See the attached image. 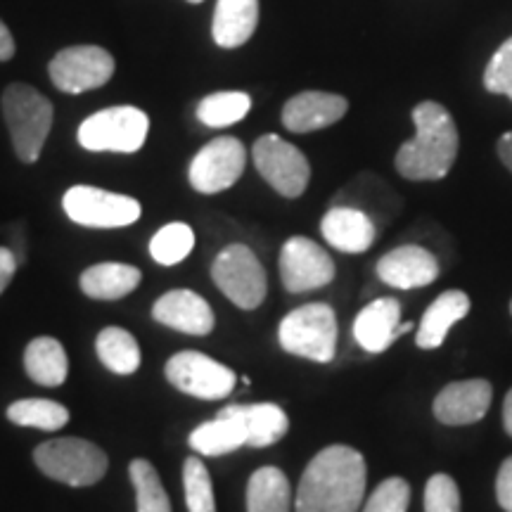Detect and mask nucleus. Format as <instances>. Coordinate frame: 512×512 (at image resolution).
Listing matches in <instances>:
<instances>
[{"instance_id": "1", "label": "nucleus", "mask_w": 512, "mask_h": 512, "mask_svg": "<svg viewBox=\"0 0 512 512\" xmlns=\"http://www.w3.org/2000/svg\"><path fill=\"white\" fill-rule=\"evenodd\" d=\"M366 460L351 446H328L306 465L297 512H358L366 496Z\"/></svg>"}, {"instance_id": "2", "label": "nucleus", "mask_w": 512, "mask_h": 512, "mask_svg": "<svg viewBox=\"0 0 512 512\" xmlns=\"http://www.w3.org/2000/svg\"><path fill=\"white\" fill-rule=\"evenodd\" d=\"M415 138L396 152L394 166L406 181H441L458 157V128L444 105L420 102L413 110Z\"/></svg>"}, {"instance_id": "3", "label": "nucleus", "mask_w": 512, "mask_h": 512, "mask_svg": "<svg viewBox=\"0 0 512 512\" xmlns=\"http://www.w3.org/2000/svg\"><path fill=\"white\" fill-rule=\"evenodd\" d=\"M3 117L17 157L24 164L38 162L53 128V102L27 83H10L3 93Z\"/></svg>"}, {"instance_id": "4", "label": "nucleus", "mask_w": 512, "mask_h": 512, "mask_svg": "<svg viewBox=\"0 0 512 512\" xmlns=\"http://www.w3.org/2000/svg\"><path fill=\"white\" fill-rule=\"evenodd\" d=\"M337 316L328 304H304L280 320L278 342L287 354L330 363L337 354Z\"/></svg>"}, {"instance_id": "5", "label": "nucleus", "mask_w": 512, "mask_h": 512, "mask_svg": "<svg viewBox=\"0 0 512 512\" xmlns=\"http://www.w3.org/2000/svg\"><path fill=\"white\" fill-rule=\"evenodd\" d=\"M34 463L43 475L69 486H93L105 477L110 460L93 441L62 437L36 446Z\"/></svg>"}, {"instance_id": "6", "label": "nucleus", "mask_w": 512, "mask_h": 512, "mask_svg": "<svg viewBox=\"0 0 512 512\" xmlns=\"http://www.w3.org/2000/svg\"><path fill=\"white\" fill-rule=\"evenodd\" d=\"M150 117L131 105L107 107L83 119L79 126V145L88 152H119L133 155L145 145Z\"/></svg>"}, {"instance_id": "7", "label": "nucleus", "mask_w": 512, "mask_h": 512, "mask_svg": "<svg viewBox=\"0 0 512 512\" xmlns=\"http://www.w3.org/2000/svg\"><path fill=\"white\" fill-rule=\"evenodd\" d=\"M211 278L219 290L242 311L264 304L268 278L261 261L247 245H228L211 264Z\"/></svg>"}, {"instance_id": "8", "label": "nucleus", "mask_w": 512, "mask_h": 512, "mask_svg": "<svg viewBox=\"0 0 512 512\" xmlns=\"http://www.w3.org/2000/svg\"><path fill=\"white\" fill-rule=\"evenodd\" d=\"M256 171L264 181L287 200H297L304 195L311 181V164L304 152L287 143L275 133H266L252 147Z\"/></svg>"}, {"instance_id": "9", "label": "nucleus", "mask_w": 512, "mask_h": 512, "mask_svg": "<svg viewBox=\"0 0 512 512\" xmlns=\"http://www.w3.org/2000/svg\"><path fill=\"white\" fill-rule=\"evenodd\" d=\"M64 214L86 228H126L143 214L138 200L93 185H74L62 197Z\"/></svg>"}, {"instance_id": "10", "label": "nucleus", "mask_w": 512, "mask_h": 512, "mask_svg": "<svg viewBox=\"0 0 512 512\" xmlns=\"http://www.w3.org/2000/svg\"><path fill=\"white\" fill-rule=\"evenodd\" d=\"M164 373L178 392L202 401L226 399L238 384V375L233 370L200 351H181L171 356Z\"/></svg>"}, {"instance_id": "11", "label": "nucleus", "mask_w": 512, "mask_h": 512, "mask_svg": "<svg viewBox=\"0 0 512 512\" xmlns=\"http://www.w3.org/2000/svg\"><path fill=\"white\" fill-rule=\"evenodd\" d=\"M247 150L242 140L233 136H221L207 143L192 157L190 162V185L200 195H216L233 188L245 174Z\"/></svg>"}, {"instance_id": "12", "label": "nucleus", "mask_w": 512, "mask_h": 512, "mask_svg": "<svg viewBox=\"0 0 512 512\" xmlns=\"http://www.w3.org/2000/svg\"><path fill=\"white\" fill-rule=\"evenodd\" d=\"M57 91L79 95L102 88L114 76V57L100 46H72L57 53L48 64Z\"/></svg>"}, {"instance_id": "13", "label": "nucleus", "mask_w": 512, "mask_h": 512, "mask_svg": "<svg viewBox=\"0 0 512 512\" xmlns=\"http://www.w3.org/2000/svg\"><path fill=\"white\" fill-rule=\"evenodd\" d=\"M335 261L309 238H290L280 252V280L292 294L320 290L335 280Z\"/></svg>"}, {"instance_id": "14", "label": "nucleus", "mask_w": 512, "mask_h": 512, "mask_svg": "<svg viewBox=\"0 0 512 512\" xmlns=\"http://www.w3.org/2000/svg\"><path fill=\"white\" fill-rule=\"evenodd\" d=\"M377 278L396 290H418L439 278V261L420 245H403L377 261Z\"/></svg>"}, {"instance_id": "15", "label": "nucleus", "mask_w": 512, "mask_h": 512, "mask_svg": "<svg viewBox=\"0 0 512 512\" xmlns=\"http://www.w3.org/2000/svg\"><path fill=\"white\" fill-rule=\"evenodd\" d=\"M413 323H401V304L394 297H382L361 309L354 320V337L358 347L368 354H382L406 332H411Z\"/></svg>"}, {"instance_id": "16", "label": "nucleus", "mask_w": 512, "mask_h": 512, "mask_svg": "<svg viewBox=\"0 0 512 512\" xmlns=\"http://www.w3.org/2000/svg\"><path fill=\"white\" fill-rule=\"evenodd\" d=\"M494 389L486 380H460L441 389L434 399V418L444 425H472L489 413Z\"/></svg>"}, {"instance_id": "17", "label": "nucleus", "mask_w": 512, "mask_h": 512, "mask_svg": "<svg viewBox=\"0 0 512 512\" xmlns=\"http://www.w3.org/2000/svg\"><path fill=\"white\" fill-rule=\"evenodd\" d=\"M152 318L166 328L185 332V335L204 337L214 330V311L207 299L192 290H171L159 297L152 306Z\"/></svg>"}, {"instance_id": "18", "label": "nucleus", "mask_w": 512, "mask_h": 512, "mask_svg": "<svg viewBox=\"0 0 512 512\" xmlns=\"http://www.w3.org/2000/svg\"><path fill=\"white\" fill-rule=\"evenodd\" d=\"M349 110L347 98L325 91H304L285 102L283 126L292 133H313L337 124Z\"/></svg>"}, {"instance_id": "19", "label": "nucleus", "mask_w": 512, "mask_h": 512, "mask_svg": "<svg viewBox=\"0 0 512 512\" xmlns=\"http://www.w3.org/2000/svg\"><path fill=\"white\" fill-rule=\"evenodd\" d=\"M320 233L330 247L344 254L368 252L377 238L373 219L354 207H332L320 221Z\"/></svg>"}, {"instance_id": "20", "label": "nucleus", "mask_w": 512, "mask_h": 512, "mask_svg": "<svg viewBox=\"0 0 512 512\" xmlns=\"http://www.w3.org/2000/svg\"><path fill=\"white\" fill-rule=\"evenodd\" d=\"M221 413L233 415L245 427L247 446L252 448H266L280 441L290 430V418L278 403H233V406L221 408Z\"/></svg>"}, {"instance_id": "21", "label": "nucleus", "mask_w": 512, "mask_h": 512, "mask_svg": "<svg viewBox=\"0 0 512 512\" xmlns=\"http://www.w3.org/2000/svg\"><path fill=\"white\" fill-rule=\"evenodd\" d=\"M259 27V0H216L211 36L219 48H240Z\"/></svg>"}, {"instance_id": "22", "label": "nucleus", "mask_w": 512, "mask_h": 512, "mask_svg": "<svg viewBox=\"0 0 512 512\" xmlns=\"http://www.w3.org/2000/svg\"><path fill=\"white\" fill-rule=\"evenodd\" d=\"M470 313V297L460 290H446L439 294L420 320L415 344L420 349H439L444 344L448 330Z\"/></svg>"}, {"instance_id": "23", "label": "nucleus", "mask_w": 512, "mask_h": 512, "mask_svg": "<svg viewBox=\"0 0 512 512\" xmlns=\"http://www.w3.org/2000/svg\"><path fill=\"white\" fill-rule=\"evenodd\" d=\"M140 278H143V273L136 266L107 261V264L86 268L79 283L86 297L98 299V302H117V299L136 290Z\"/></svg>"}, {"instance_id": "24", "label": "nucleus", "mask_w": 512, "mask_h": 512, "mask_svg": "<svg viewBox=\"0 0 512 512\" xmlns=\"http://www.w3.org/2000/svg\"><path fill=\"white\" fill-rule=\"evenodd\" d=\"M24 370L41 387H60L69 375L67 351L55 337H36L24 351Z\"/></svg>"}, {"instance_id": "25", "label": "nucleus", "mask_w": 512, "mask_h": 512, "mask_svg": "<svg viewBox=\"0 0 512 512\" xmlns=\"http://www.w3.org/2000/svg\"><path fill=\"white\" fill-rule=\"evenodd\" d=\"M188 444L192 451L200 453V456H226V453L238 451L240 446H247L245 427H242V422L238 418H233V415L219 413L216 420L202 422L200 427H195V430L190 432Z\"/></svg>"}, {"instance_id": "26", "label": "nucleus", "mask_w": 512, "mask_h": 512, "mask_svg": "<svg viewBox=\"0 0 512 512\" xmlns=\"http://www.w3.org/2000/svg\"><path fill=\"white\" fill-rule=\"evenodd\" d=\"M290 479L278 467H259L247 484V512H290Z\"/></svg>"}, {"instance_id": "27", "label": "nucleus", "mask_w": 512, "mask_h": 512, "mask_svg": "<svg viewBox=\"0 0 512 512\" xmlns=\"http://www.w3.org/2000/svg\"><path fill=\"white\" fill-rule=\"evenodd\" d=\"M100 363L117 375H133L140 368V347L136 337L124 328L110 325L95 339Z\"/></svg>"}, {"instance_id": "28", "label": "nucleus", "mask_w": 512, "mask_h": 512, "mask_svg": "<svg viewBox=\"0 0 512 512\" xmlns=\"http://www.w3.org/2000/svg\"><path fill=\"white\" fill-rule=\"evenodd\" d=\"M8 420L19 427H36L43 432H57L69 422V411L50 399H19L10 403Z\"/></svg>"}, {"instance_id": "29", "label": "nucleus", "mask_w": 512, "mask_h": 512, "mask_svg": "<svg viewBox=\"0 0 512 512\" xmlns=\"http://www.w3.org/2000/svg\"><path fill=\"white\" fill-rule=\"evenodd\" d=\"M252 110V98L242 91L211 93L197 105V119L209 128H226L242 121Z\"/></svg>"}, {"instance_id": "30", "label": "nucleus", "mask_w": 512, "mask_h": 512, "mask_svg": "<svg viewBox=\"0 0 512 512\" xmlns=\"http://www.w3.org/2000/svg\"><path fill=\"white\" fill-rule=\"evenodd\" d=\"M195 247V233L188 223H166L150 240V254L157 264L176 266L185 261Z\"/></svg>"}, {"instance_id": "31", "label": "nucleus", "mask_w": 512, "mask_h": 512, "mask_svg": "<svg viewBox=\"0 0 512 512\" xmlns=\"http://www.w3.org/2000/svg\"><path fill=\"white\" fill-rule=\"evenodd\" d=\"M133 489H136L138 512H171L169 496H166L162 479H159L155 465L145 458H136L128 467Z\"/></svg>"}, {"instance_id": "32", "label": "nucleus", "mask_w": 512, "mask_h": 512, "mask_svg": "<svg viewBox=\"0 0 512 512\" xmlns=\"http://www.w3.org/2000/svg\"><path fill=\"white\" fill-rule=\"evenodd\" d=\"M183 486L185 503L190 512H216L214 486L207 465L200 458H188L183 465Z\"/></svg>"}, {"instance_id": "33", "label": "nucleus", "mask_w": 512, "mask_h": 512, "mask_svg": "<svg viewBox=\"0 0 512 512\" xmlns=\"http://www.w3.org/2000/svg\"><path fill=\"white\" fill-rule=\"evenodd\" d=\"M411 484L401 477H389L368 498L363 512H408Z\"/></svg>"}, {"instance_id": "34", "label": "nucleus", "mask_w": 512, "mask_h": 512, "mask_svg": "<svg viewBox=\"0 0 512 512\" xmlns=\"http://www.w3.org/2000/svg\"><path fill=\"white\" fill-rule=\"evenodd\" d=\"M484 88L489 93L508 95L512 100V36L496 50L484 72Z\"/></svg>"}, {"instance_id": "35", "label": "nucleus", "mask_w": 512, "mask_h": 512, "mask_svg": "<svg viewBox=\"0 0 512 512\" xmlns=\"http://www.w3.org/2000/svg\"><path fill=\"white\" fill-rule=\"evenodd\" d=\"M425 512H460V491L453 477H430L425 486Z\"/></svg>"}, {"instance_id": "36", "label": "nucleus", "mask_w": 512, "mask_h": 512, "mask_svg": "<svg viewBox=\"0 0 512 512\" xmlns=\"http://www.w3.org/2000/svg\"><path fill=\"white\" fill-rule=\"evenodd\" d=\"M496 496L505 512H512V456L503 460L496 479Z\"/></svg>"}, {"instance_id": "37", "label": "nucleus", "mask_w": 512, "mask_h": 512, "mask_svg": "<svg viewBox=\"0 0 512 512\" xmlns=\"http://www.w3.org/2000/svg\"><path fill=\"white\" fill-rule=\"evenodd\" d=\"M17 266H19L17 254L12 252L10 247H0V294L8 290V285L12 283V278H15L17 273Z\"/></svg>"}, {"instance_id": "38", "label": "nucleus", "mask_w": 512, "mask_h": 512, "mask_svg": "<svg viewBox=\"0 0 512 512\" xmlns=\"http://www.w3.org/2000/svg\"><path fill=\"white\" fill-rule=\"evenodd\" d=\"M15 50V38H12L10 29L3 24V19H0V62L12 60V57H15Z\"/></svg>"}, {"instance_id": "39", "label": "nucleus", "mask_w": 512, "mask_h": 512, "mask_svg": "<svg viewBox=\"0 0 512 512\" xmlns=\"http://www.w3.org/2000/svg\"><path fill=\"white\" fill-rule=\"evenodd\" d=\"M498 157H501L505 169L512 174V131L503 133L501 140H498Z\"/></svg>"}, {"instance_id": "40", "label": "nucleus", "mask_w": 512, "mask_h": 512, "mask_svg": "<svg viewBox=\"0 0 512 512\" xmlns=\"http://www.w3.org/2000/svg\"><path fill=\"white\" fill-rule=\"evenodd\" d=\"M503 427L512 437V389L508 392V396H505V403H503Z\"/></svg>"}, {"instance_id": "41", "label": "nucleus", "mask_w": 512, "mask_h": 512, "mask_svg": "<svg viewBox=\"0 0 512 512\" xmlns=\"http://www.w3.org/2000/svg\"><path fill=\"white\" fill-rule=\"evenodd\" d=\"M188 3H195L197 5V3H202V0H188Z\"/></svg>"}, {"instance_id": "42", "label": "nucleus", "mask_w": 512, "mask_h": 512, "mask_svg": "<svg viewBox=\"0 0 512 512\" xmlns=\"http://www.w3.org/2000/svg\"><path fill=\"white\" fill-rule=\"evenodd\" d=\"M510 313H512V302H510Z\"/></svg>"}]
</instances>
